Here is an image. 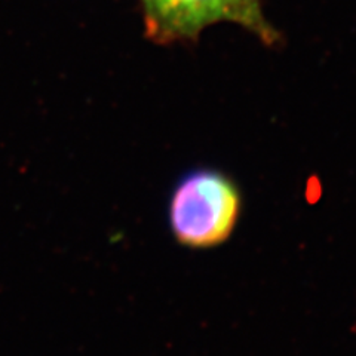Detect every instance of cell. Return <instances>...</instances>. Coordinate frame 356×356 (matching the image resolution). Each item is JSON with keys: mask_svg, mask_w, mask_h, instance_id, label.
Returning <instances> with one entry per match:
<instances>
[{"mask_svg": "<svg viewBox=\"0 0 356 356\" xmlns=\"http://www.w3.org/2000/svg\"><path fill=\"white\" fill-rule=\"evenodd\" d=\"M241 188L216 168H195L178 178L168 197V227L188 250H213L235 233L242 216Z\"/></svg>", "mask_w": 356, "mask_h": 356, "instance_id": "1", "label": "cell"}, {"mask_svg": "<svg viewBox=\"0 0 356 356\" xmlns=\"http://www.w3.org/2000/svg\"><path fill=\"white\" fill-rule=\"evenodd\" d=\"M218 22H232L273 44L276 31L264 18L261 0H165L154 42L171 43L196 39L200 31Z\"/></svg>", "mask_w": 356, "mask_h": 356, "instance_id": "2", "label": "cell"}, {"mask_svg": "<svg viewBox=\"0 0 356 356\" xmlns=\"http://www.w3.org/2000/svg\"><path fill=\"white\" fill-rule=\"evenodd\" d=\"M140 2L143 8L144 24H146V33L150 38L161 21L165 0H140Z\"/></svg>", "mask_w": 356, "mask_h": 356, "instance_id": "3", "label": "cell"}]
</instances>
